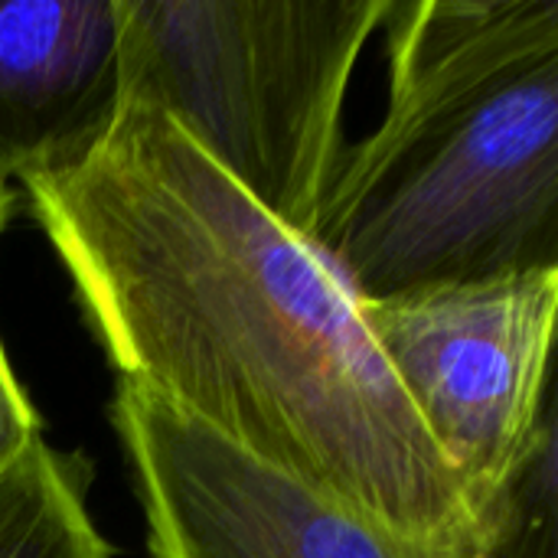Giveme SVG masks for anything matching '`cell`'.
Instances as JSON below:
<instances>
[{
  "label": "cell",
  "mask_w": 558,
  "mask_h": 558,
  "mask_svg": "<svg viewBox=\"0 0 558 558\" xmlns=\"http://www.w3.org/2000/svg\"><path fill=\"white\" fill-rule=\"evenodd\" d=\"M121 383L432 558L487 517L383 363L360 304L163 114L124 105L78 167L23 183Z\"/></svg>",
  "instance_id": "6da1fadb"
},
{
  "label": "cell",
  "mask_w": 558,
  "mask_h": 558,
  "mask_svg": "<svg viewBox=\"0 0 558 558\" xmlns=\"http://www.w3.org/2000/svg\"><path fill=\"white\" fill-rule=\"evenodd\" d=\"M389 105L311 245L356 304L558 271V0L389 7Z\"/></svg>",
  "instance_id": "7a4b0ae2"
},
{
  "label": "cell",
  "mask_w": 558,
  "mask_h": 558,
  "mask_svg": "<svg viewBox=\"0 0 558 558\" xmlns=\"http://www.w3.org/2000/svg\"><path fill=\"white\" fill-rule=\"evenodd\" d=\"M392 0H121L124 105L163 114L278 226L311 242L340 114Z\"/></svg>",
  "instance_id": "3957f363"
},
{
  "label": "cell",
  "mask_w": 558,
  "mask_h": 558,
  "mask_svg": "<svg viewBox=\"0 0 558 558\" xmlns=\"http://www.w3.org/2000/svg\"><path fill=\"white\" fill-rule=\"evenodd\" d=\"M556 307L558 271L360 304L383 363L487 517L553 435Z\"/></svg>",
  "instance_id": "277c9868"
},
{
  "label": "cell",
  "mask_w": 558,
  "mask_h": 558,
  "mask_svg": "<svg viewBox=\"0 0 558 558\" xmlns=\"http://www.w3.org/2000/svg\"><path fill=\"white\" fill-rule=\"evenodd\" d=\"M111 415L154 558H432L147 389L121 383Z\"/></svg>",
  "instance_id": "5b68a950"
},
{
  "label": "cell",
  "mask_w": 558,
  "mask_h": 558,
  "mask_svg": "<svg viewBox=\"0 0 558 558\" xmlns=\"http://www.w3.org/2000/svg\"><path fill=\"white\" fill-rule=\"evenodd\" d=\"M121 108V0H0L3 186L78 167Z\"/></svg>",
  "instance_id": "8992f818"
},
{
  "label": "cell",
  "mask_w": 558,
  "mask_h": 558,
  "mask_svg": "<svg viewBox=\"0 0 558 558\" xmlns=\"http://www.w3.org/2000/svg\"><path fill=\"white\" fill-rule=\"evenodd\" d=\"M85 471L43 435L0 477V558H108L85 507Z\"/></svg>",
  "instance_id": "52a82bcc"
},
{
  "label": "cell",
  "mask_w": 558,
  "mask_h": 558,
  "mask_svg": "<svg viewBox=\"0 0 558 558\" xmlns=\"http://www.w3.org/2000/svg\"><path fill=\"white\" fill-rule=\"evenodd\" d=\"M484 558H556V435L497 504V530Z\"/></svg>",
  "instance_id": "ba28073f"
},
{
  "label": "cell",
  "mask_w": 558,
  "mask_h": 558,
  "mask_svg": "<svg viewBox=\"0 0 558 558\" xmlns=\"http://www.w3.org/2000/svg\"><path fill=\"white\" fill-rule=\"evenodd\" d=\"M39 418L33 412V405L26 402L7 353L0 347V477L7 474V468L39 438Z\"/></svg>",
  "instance_id": "9c48e42d"
},
{
  "label": "cell",
  "mask_w": 558,
  "mask_h": 558,
  "mask_svg": "<svg viewBox=\"0 0 558 558\" xmlns=\"http://www.w3.org/2000/svg\"><path fill=\"white\" fill-rule=\"evenodd\" d=\"M7 213H10V190L0 183V229H3V219H7Z\"/></svg>",
  "instance_id": "30bf717a"
}]
</instances>
